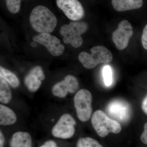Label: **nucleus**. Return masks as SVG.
<instances>
[{
	"mask_svg": "<svg viewBox=\"0 0 147 147\" xmlns=\"http://www.w3.org/2000/svg\"><path fill=\"white\" fill-rule=\"evenodd\" d=\"M31 25L36 32L40 33L52 32L57 26L56 16L46 7H36L31 13L30 18Z\"/></svg>",
	"mask_w": 147,
	"mask_h": 147,
	"instance_id": "obj_1",
	"label": "nucleus"
},
{
	"mask_svg": "<svg viewBox=\"0 0 147 147\" xmlns=\"http://www.w3.org/2000/svg\"><path fill=\"white\" fill-rule=\"evenodd\" d=\"M91 122L96 132L101 137H106L110 133L118 134L122 130L120 123L111 118L102 110H96L94 113Z\"/></svg>",
	"mask_w": 147,
	"mask_h": 147,
	"instance_id": "obj_2",
	"label": "nucleus"
},
{
	"mask_svg": "<svg viewBox=\"0 0 147 147\" xmlns=\"http://www.w3.org/2000/svg\"><path fill=\"white\" fill-rule=\"evenodd\" d=\"M91 53L90 54L86 52H82L78 57L79 61L86 68H94L99 64L109 63L113 60L112 53L102 45L92 47Z\"/></svg>",
	"mask_w": 147,
	"mask_h": 147,
	"instance_id": "obj_3",
	"label": "nucleus"
},
{
	"mask_svg": "<svg viewBox=\"0 0 147 147\" xmlns=\"http://www.w3.org/2000/svg\"><path fill=\"white\" fill-rule=\"evenodd\" d=\"M88 26L85 22H71L61 27L60 33L63 36L64 42L71 44L75 48L80 47L83 43L82 34L86 32Z\"/></svg>",
	"mask_w": 147,
	"mask_h": 147,
	"instance_id": "obj_4",
	"label": "nucleus"
},
{
	"mask_svg": "<svg viewBox=\"0 0 147 147\" xmlns=\"http://www.w3.org/2000/svg\"><path fill=\"white\" fill-rule=\"evenodd\" d=\"M92 96L89 91L85 89L79 90L74 97V103L76 115L79 120L87 121L91 117Z\"/></svg>",
	"mask_w": 147,
	"mask_h": 147,
	"instance_id": "obj_5",
	"label": "nucleus"
},
{
	"mask_svg": "<svg viewBox=\"0 0 147 147\" xmlns=\"http://www.w3.org/2000/svg\"><path fill=\"white\" fill-rule=\"evenodd\" d=\"M106 113L110 117L119 123H126L131 115V109L128 102L121 99H115L108 103Z\"/></svg>",
	"mask_w": 147,
	"mask_h": 147,
	"instance_id": "obj_6",
	"label": "nucleus"
},
{
	"mask_svg": "<svg viewBox=\"0 0 147 147\" xmlns=\"http://www.w3.org/2000/svg\"><path fill=\"white\" fill-rule=\"evenodd\" d=\"M76 124V121L71 115L69 114H63L52 129V134L56 138L69 139L75 133Z\"/></svg>",
	"mask_w": 147,
	"mask_h": 147,
	"instance_id": "obj_7",
	"label": "nucleus"
},
{
	"mask_svg": "<svg viewBox=\"0 0 147 147\" xmlns=\"http://www.w3.org/2000/svg\"><path fill=\"white\" fill-rule=\"evenodd\" d=\"M133 34V28L131 24L127 20H123L113 33L112 39L117 49L123 50L128 46L129 39Z\"/></svg>",
	"mask_w": 147,
	"mask_h": 147,
	"instance_id": "obj_8",
	"label": "nucleus"
},
{
	"mask_svg": "<svg viewBox=\"0 0 147 147\" xmlns=\"http://www.w3.org/2000/svg\"><path fill=\"white\" fill-rule=\"evenodd\" d=\"M35 42L45 46L49 53L55 57L60 56L63 53L65 47L57 37L48 33H41L33 37Z\"/></svg>",
	"mask_w": 147,
	"mask_h": 147,
	"instance_id": "obj_9",
	"label": "nucleus"
},
{
	"mask_svg": "<svg viewBox=\"0 0 147 147\" xmlns=\"http://www.w3.org/2000/svg\"><path fill=\"white\" fill-rule=\"evenodd\" d=\"M78 79L71 75L66 76L64 79L54 85L52 89L53 95L60 98H64L68 93L74 94L79 88Z\"/></svg>",
	"mask_w": 147,
	"mask_h": 147,
	"instance_id": "obj_10",
	"label": "nucleus"
},
{
	"mask_svg": "<svg viewBox=\"0 0 147 147\" xmlns=\"http://www.w3.org/2000/svg\"><path fill=\"white\" fill-rule=\"evenodd\" d=\"M57 4L70 20L78 21L84 16V9L78 0H57Z\"/></svg>",
	"mask_w": 147,
	"mask_h": 147,
	"instance_id": "obj_11",
	"label": "nucleus"
},
{
	"mask_svg": "<svg viewBox=\"0 0 147 147\" xmlns=\"http://www.w3.org/2000/svg\"><path fill=\"white\" fill-rule=\"evenodd\" d=\"M45 78L41 67L36 66L32 68L24 78V84L29 91L34 92L40 87L41 81Z\"/></svg>",
	"mask_w": 147,
	"mask_h": 147,
	"instance_id": "obj_12",
	"label": "nucleus"
},
{
	"mask_svg": "<svg viewBox=\"0 0 147 147\" xmlns=\"http://www.w3.org/2000/svg\"><path fill=\"white\" fill-rule=\"evenodd\" d=\"M113 8L118 11H124L141 8L143 0H112Z\"/></svg>",
	"mask_w": 147,
	"mask_h": 147,
	"instance_id": "obj_13",
	"label": "nucleus"
},
{
	"mask_svg": "<svg viewBox=\"0 0 147 147\" xmlns=\"http://www.w3.org/2000/svg\"><path fill=\"white\" fill-rule=\"evenodd\" d=\"M10 146V147H32L31 135L25 131H17L12 135Z\"/></svg>",
	"mask_w": 147,
	"mask_h": 147,
	"instance_id": "obj_14",
	"label": "nucleus"
},
{
	"mask_svg": "<svg viewBox=\"0 0 147 147\" xmlns=\"http://www.w3.org/2000/svg\"><path fill=\"white\" fill-rule=\"evenodd\" d=\"M17 121L16 114L10 108L3 105H0V124L1 125H11Z\"/></svg>",
	"mask_w": 147,
	"mask_h": 147,
	"instance_id": "obj_15",
	"label": "nucleus"
},
{
	"mask_svg": "<svg viewBox=\"0 0 147 147\" xmlns=\"http://www.w3.org/2000/svg\"><path fill=\"white\" fill-rule=\"evenodd\" d=\"M12 94L7 82L0 78V101L3 104H7L11 100Z\"/></svg>",
	"mask_w": 147,
	"mask_h": 147,
	"instance_id": "obj_16",
	"label": "nucleus"
},
{
	"mask_svg": "<svg viewBox=\"0 0 147 147\" xmlns=\"http://www.w3.org/2000/svg\"><path fill=\"white\" fill-rule=\"evenodd\" d=\"M0 76L13 88H17L19 86L20 82L17 76L13 72L2 66L0 67Z\"/></svg>",
	"mask_w": 147,
	"mask_h": 147,
	"instance_id": "obj_17",
	"label": "nucleus"
},
{
	"mask_svg": "<svg viewBox=\"0 0 147 147\" xmlns=\"http://www.w3.org/2000/svg\"><path fill=\"white\" fill-rule=\"evenodd\" d=\"M76 147H103L98 142L90 137L79 139L76 143Z\"/></svg>",
	"mask_w": 147,
	"mask_h": 147,
	"instance_id": "obj_18",
	"label": "nucleus"
},
{
	"mask_svg": "<svg viewBox=\"0 0 147 147\" xmlns=\"http://www.w3.org/2000/svg\"><path fill=\"white\" fill-rule=\"evenodd\" d=\"M103 80L105 86H109L113 82V71L112 69L109 65L104 67L102 70Z\"/></svg>",
	"mask_w": 147,
	"mask_h": 147,
	"instance_id": "obj_19",
	"label": "nucleus"
},
{
	"mask_svg": "<svg viewBox=\"0 0 147 147\" xmlns=\"http://www.w3.org/2000/svg\"><path fill=\"white\" fill-rule=\"evenodd\" d=\"M7 9L9 12L16 13L19 11L21 0H6Z\"/></svg>",
	"mask_w": 147,
	"mask_h": 147,
	"instance_id": "obj_20",
	"label": "nucleus"
},
{
	"mask_svg": "<svg viewBox=\"0 0 147 147\" xmlns=\"http://www.w3.org/2000/svg\"><path fill=\"white\" fill-rule=\"evenodd\" d=\"M142 45L145 50H147V24L143 30L142 37Z\"/></svg>",
	"mask_w": 147,
	"mask_h": 147,
	"instance_id": "obj_21",
	"label": "nucleus"
},
{
	"mask_svg": "<svg viewBox=\"0 0 147 147\" xmlns=\"http://www.w3.org/2000/svg\"><path fill=\"white\" fill-rule=\"evenodd\" d=\"M141 140L144 144L147 145V122L144 125V131L141 135Z\"/></svg>",
	"mask_w": 147,
	"mask_h": 147,
	"instance_id": "obj_22",
	"label": "nucleus"
},
{
	"mask_svg": "<svg viewBox=\"0 0 147 147\" xmlns=\"http://www.w3.org/2000/svg\"><path fill=\"white\" fill-rule=\"evenodd\" d=\"M40 147H58L57 144L54 141L49 140L45 142L43 145Z\"/></svg>",
	"mask_w": 147,
	"mask_h": 147,
	"instance_id": "obj_23",
	"label": "nucleus"
},
{
	"mask_svg": "<svg viewBox=\"0 0 147 147\" xmlns=\"http://www.w3.org/2000/svg\"><path fill=\"white\" fill-rule=\"evenodd\" d=\"M142 107L143 112L147 115V95L142 101Z\"/></svg>",
	"mask_w": 147,
	"mask_h": 147,
	"instance_id": "obj_24",
	"label": "nucleus"
},
{
	"mask_svg": "<svg viewBox=\"0 0 147 147\" xmlns=\"http://www.w3.org/2000/svg\"><path fill=\"white\" fill-rule=\"evenodd\" d=\"M5 142L4 136L1 131H0V147H4Z\"/></svg>",
	"mask_w": 147,
	"mask_h": 147,
	"instance_id": "obj_25",
	"label": "nucleus"
},
{
	"mask_svg": "<svg viewBox=\"0 0 147 147\" xmlns=\"http://www.w3.org/2000/svg\"><path fill=\"white\" fill-rule=\"evenodd\" d=\"M31 45L32 47H35L37 45L36 42H35V41L32 42L31 43Z\"/></svg>",
	"mask_w": 147,
	"mask_h": 147,
	"instance_id": "obj_26",
	"label": "nucleus"
}]
</instances>
